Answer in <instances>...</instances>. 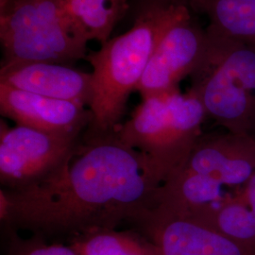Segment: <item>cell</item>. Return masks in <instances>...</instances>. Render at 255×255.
Listing matches in <instances>:
<instances>
[{"label":"cell","mask_w":255,"mask_h":255,"mask_svg":"<svg viewBox=\"0 0 255 255\" xmlns=\"http://www.w3.org/2000/svg\"><path fill=\"white\" fill-rule=\"evenodd\" d=\"M9 1H11V0H0V8L5 7L9 3Z\"/></svg>","instance_id":"d6986e66"},{"label":"cell","mask_w":255,"mask_h":255,"mask_svg":"<svg viewBox=\"0 0 255 255\" xmlns=\"http://www.w3.org/2000/svg\"><path fill=\"white\" fill-rule=\"evenodd\" d=\"M208 176L182 167L159 186L154 207L188 218H200L217 209L236 191Z\"/></svg>","instance_id":"8fae6325"},{"label":"cell","mask_w":255,"mask_h":255,"mask_svg":"<svg viewBox=\"0 0 255 255\" xmlns=\"http://www.w3.org/2000/svg\"><path fill=\"white\" fill-rule=\"evenodd\" d=\"M163 174L115 134L86 140L56 172L25 187L1 190L0 217L38 235L76 236L137 222L155 205Z\"/></svg>","instance_id":"6da1fadb"},{"label":"cell","mask_w":255,"mask_h":255,"mask_svg":"<svg viewBox=\"0 0 255 255\" xmlns=\"http://www.w3.org/2000/svg\"><path fill=\"white\" fill-rule=\"evenodd\" d=\"M70 245L80 255H163L159 246L148 237L115 229L76 236Z\"/></svg>","instance_id":"9a60e30c"},{"label":"cell","mask_w":255,"mask_h":255,"mask_svg":"<svg viewBox=\"0 0 255 255\" xmlns=\"http://www.w3.org/2000/svg\"><path fill=\"white\" fill-rule=\"evenodd\" d=\"M0 84L46 98L90 106L93 76L66 64L21 63L2 64Z\"/></svg>","instance_id":"30bf717a"},{"label":"cell","mask_w":255,"mask_h":255,"mask_svg":"<svg viewBox=\"0 0 255 255\" xmlns=\"http://www.w3.org/2000/svg\"><path fill=\"white\" fill-rule=\"evenodd\" d=\"M240 198L246 202L249 207L255 214V171L247 181L246 183L237 190Z\"/></svg>","instance_id":"ac0fdd59"},{"label":"cell","mask_w":255,"mask_h":255,"mask_svg":"<svg viewBox=\"0 0 255 255\" xmlns=\"http://www.w3.org/2000/svg\"><path fill=\"white\" fill-rule=\"evenodd\" d=\"M8 255H80L71 246L59 244L48 245L35 240L17 242Z\"/></svg>","instance_id":"e0dca14e"},{"label":"cell","mask_w":255,"mask_h":255,"mask_svg":"<svg viewBox=\"0 0 255 255\" xmlns=\"http://www.w3.org/2000/svg\"><path fill=\"white\" fill-rule=\"evenodd\" d=\"M190 15L187 0H143L127 32L87 55L93 67V98L86 140L115 134L156 47L174 25Z\"/></svg>","instance_id":"7a4b0ae2"},{"label":"cell","mask_w":255,"mask_h":255,"mask_svg":"<svg viewBox=\"0 0 255 255\" xmlns=\"http://www.w3.org/2000/svg\"><path fill=\"white\" fill-rule=\"evenodd\" d=\"M206 30L208 49L191 90L219 125L255 137V44Z\"/></svg>","instance_id":"3957f363"},{"label":"cell","mask_w":255,"mask_h":255,"mask_svg":"<svg viewBox=\"0 0 255 255\" xmlns=\"http://www.w3.org/2000/svg\"><path fill=\"white\" fill-rule=\"evenodd\" d=\"M0 41L2 64H66L88 55L89 40L61 0L9 1L0 8Z\"/></svg>","instance_id":"277c9868"},{"label":"cell","mask_w":255,"mask_h":255,"mask_svg":"<svg viewBox=\"0 0 255 255\" xmlns=\"http://www.w3.org/2000/svg\"><path fill=\"white\" fill-rule=\"evenodd\" d=\"M190 9L209 19V29L255 44V0H187Z\"/></svg>","instance_id":"4fadbf2b"},{"label":"cell","mask_w":255,"mask_h":255,"mask_svg":"<svg viewBox=\"0 0 255 255\" xmlns=\"http://www.w3.org/2000/svg\"><path fill=\"white\" fill-rule=\"evenodd\" d=\"M2 116L17 125L48 133L79 136L91 122V112L70 101H60L0 84Z\"/></svg>","instance_id":"9c48e42d"},{"label":"cell","mask_w":255,"mask_h":255,"mask_svg":"<svg viewBox=\"0 0 255 255\" xmlns=\"http://www.w3.org/2000/svg\"><path fill=\"white\" fill-rule=\"evenodd\" d=\"M89 41L104 44L129 9V0H61Z\"/></svg>","instance_id":"5bb4252c"},{"label":"cell","mask_w":255,"mask_h":255,"mask_svg":"<svg viewBox=\"0 0 255 255\" xmlns=\"http://www.w3.org/2000/svg\"><path fill=\"white\" fill-rule=\"evenodd\" d=\"M206 29L192 17L174 25L156 47L137 86L143 99L178 89V84L200 67L208 49Z\"/></svg>","instance_id":"8992f818"},{"label":"cell","mask_w":255,"mask_h":255,"mask_svg":"<svg viewBox=\"0 0 255 255\" xmlns=\"http://www.w3.org/2000/svg\"><path fill=\"white\" fill-rule=\"evenodd\" d=\"M193 219L216 229L239 243L255 248V214L237 190L217 209Z\"/></svg>","instance_id":"2e32d148"},{"label":"cell","mask_w":255,"mask_h":255,"mask_svg":"<svg viewBox=\"0 0 255 255\" xmlns=\"http://www.w3.org/2000/svg\"><path fill=\"white\" fill-rule=\"evenodd\" d=\"M182 167L238 190L255 171V137L228 130L201 135Z\"/></svg>","instance_id":"ba28073f"},{"label":"cell","mask_w":255,"mask_h":255,"mask_svg":"<svg viewBox=\"0 0 255 255\" xmlns=\"http://www.w3.org/2000/svg\"><path fill=\"white\" fill-rule=\"evenodd\" d=\"M79 136L48 133L32 128L1 124L0 179L9 189L40 182L68 162Z\"/></svg>","instance_id":"5b68a950"},{"label":"cell","mask_w":255,"mask_h":255,"mask_svg":"<svg viewBox=\"0 0 255 255\" xmlns=\"http://www.w3.org/2000/svg\"><path fill=\"white\" fill-rule=\"evenodd\" d=\"M137 223L163 255H255V248L191 218L156 207Z\"/></svg>","instance_id":"52a82bcc"},{"label":"cell","mask_w":255,"mask_h":255,"mask_svg":"<svg viewBox=\"0 0 255 255\" xmlns=\"http://www.w3.org/2000/svg\"><path fill=\"white\" fill-rule=\"evenodd\" d=\"M175 90L143 99L131 118L126 123L121 124L115 132V135L123 144L148 156L158 166L164 180V160L168 135L169 102Z\"/></svg>","instance_id":"7c38bea8"}]
</instances>
